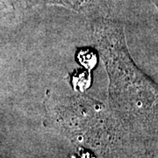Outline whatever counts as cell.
<instances>
[{"label":"cell","instance_id":"1","mask_svg":"<svg viewBox=\"0 0 158 158\" xmlns=\"http://www.w3.org/2000/svg\"><path fill=\"white\" fill-rule=\"evenodd\" d=\"M49 1H52V2H57V3H63L64 5H69L71 7H77V6H80L83 3L86 2L87 0H49Z\"/></svg>","mask_w":158,"mask_h":158}]
</instances>
